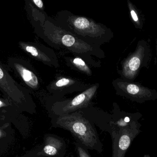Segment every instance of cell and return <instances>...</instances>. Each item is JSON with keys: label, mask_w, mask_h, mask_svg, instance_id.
<instances>
[{"label": "cell", "mask_w": 157, "mask_h": 157, "mask_svg": "<svg viewBox=\"0 0 157 157\" xmlns=\"http://www.w3.org/2000/svg\"><path fill=\"white\" fill-rule=\"evenodd\" d=\"M54 128L69 131L75 141L87 149L103 151V145L100 139L95 125L80 111L57 116L49 114Z\"/></svg>", "instance_id": "obj_1"}, {"label": "cell", "mask_w": 157, "mask_h": 157, "mask_svg": "<svg viewBox=\"0 0 157 157\" xmlns=\"http://www.w3.org/2000/svg\"><path fill=\"white\" fill-rule=\"evenodd\" d=\"M152 55L149 42L145 40L139 41L136 50L129 55L123 63L122 76L129 81H133L142 68H148Z\"/></svg>", "instance_id": "obj_2"}, {"label": "cell", "mask_w": 157, "mask_h": 157, "mask_svg": "<svg viewBox=\"0 0 157 157\" xmlns=\"http://www.w3.org/2000/svg\"><path fill=\"white\" fill-rule=\"evenodd\" d=\"M97 88V86H94L76 96L71 100L55 103L49 110V113L59 116L72 113L87 108L96 93Z\"/></svg>", "instance_id": "obj_3"}, {"label": "cell", "mask_w": 157, "mask_h": 157, "mask_svg": "<svg viewBox=\"0 0 157 157\" xmlns=\"http://www.w3.org/2000/svg\"><path fill=\"white\" fill-rule=\"evenodd\" d=\"M118 85L122 94L134 101L143 103L157 99L156 90L146 87L140 83L120 81Z\"/></svg>", "instance_id": "obj_4"}, {"label": "cell", "mask_w": 157, "mask_h": 157, "mask_svg": "<svg viewBox=\"0 0 157 157\" xmlns=\"http://www.w3.org/2000/svg\"><path fill=\"white\" fill-rule=\"evenodd\" d=\"M135 127L133 123H132L127 127L112 133V157H124L126 151L137 133V130Z\"/></svg>", "instance_id": "obj_5"}, {"label": "cell", "mask_w": 157, "mask_h": 157, "mask_svg": "<svg viewBox=\"0 0 157 157\" xmlns=\"http://www.w3.org/2000/svg\"><path fill=\"white\" fill-rule=\"evenodd\" d=\"M44 143L38 150L37 155L48 157H64L67 150L65 140L52 134L44 135Z\"/></svg>", "instance_id": "obj_6"}, {"label": "cell", "mask_w": 157, "mask_h": 157, "mask_svg": "<svg viewBox=\"0 0 157 157\" xmlns=\"http://www.w3.org/2000/svg\"><path fill=\"white\" fill-rule=\"evenodd\" d=\"M79 111L87 119L93 123L94 125H97L101 131L107 132L110 135H111L113 132L111 126V114L96 108H91L88 107Z\"/></svg>", "instance_id": "obj_7"}, {"label": "cell", "mask_w": 157, "mask_h": 157, "mask_svg": "<svg viewBox=\"0 0 157 157\" xmlns=\"http://www.w3.org/2000/svg\"><path fill=\"white\" fill-rule=\"evenodd\" d=\"M72 23L76 29L83 33L93 36L100 34V27L93 22H90L86 18L81 17L76 18L73 19Z\"/></svg>", "instance_id": "obj_8"}, {"label": "cell", "mask_w": 157, "mask_h": 157, "mask_svg": "<svg viewBox=\"0 0 157 157\" xmlns=\"http://www.w3.org/2000/svg\"><path fill=\"white\" fill-rule=\"evenodd\" d=\"M17 70L27 84L33 88H36L38 85V80L35 74L19 65L16 66Z\"/></svg>", "instance_id": "obj_9"}, {"label": "cell", "mask_w": 157, "mask_h": 157, "mask_svg": "<svg viewBox=\"0 0 157 157\" xmlns=\"http://www.w3.org/2000/svg\"><path fill=\"white\" fill-rule=\"evenodd\" d=\"M128 5L129 6L131 18L135 27L138 29H142L144 26V22L139 11L129 1H128Z\"/></svg>", "instance_id": "obj_10"}, {"label": "cell", "mask_w": 157, "mask_h": 157, "mask_svg": "<svg viewBox=\"0 0 157 157\" xmlns=\"http://www.w3.org/2000/svg\"><path fill=\"white\" fill-rule=\"evenodd\" d=\"M62 43L63 45L69 48H74V49H80L77 46V44H82L77 41L76 39L71 35L69 34H65L64 36H63L61 39Z\"/></svg>", "instance_id": "obj_11"}, {"label": "cell", "mask_w": 157, "mask_h": 157, "mask_svg": "<svg viewBox=\"0 0 157 157\" xmlns=\"http://www.w3.org/2000/svg\"><path fill=\"white\" fill-rule=\"evenodd\" d=\"M24 48L26 51L31 53V55H33L34 57H37L40 60H42L44 61H49L48 57L45 56L41 52H39L35 47H33V46H29V45H26V46L25 45Z\"/></svg>", "instance_id": "obj_12"}, {"label": "cell", "mask_w": 157, "mask_h": 157, "mask_svg": "<svg viewBox=\"0 0 157 157\" xmlns=\"http://www.w3.org/2000/svg\"><path fill=\"white\" fill-rule=\"evenodd\" d=\"M75 149L77 153V157H91L88 151V149L82 146L78 143L75 142ZM71 157H75L73 155H71Z\"/></svg>", "instance_id": "obj_13"}, {"label": "cell", "mask_w": 157, "mask_h": 157, "mask_svg": "<svg viewBox=\"0 0 157 157\" xmlns=\"http://www.w3.org/2000/svg\"><path fill=\"white\" fill-rule=\"evenodd\" d=\"M73 63L78 67L79 70L86 73L88 74H90V71L85 62L80 58H75L74 60Z\"/></svg>", "instance_id": "obj_14"}, {"label": "cell", "mask_w": 157, "mask_h": 157, "mask_svg": "<svg viewBox=\"0 0 157 157\" xmlns=\"http://www.w3.org/2000/svg\"><path fill=\"white\" fill-rule=\"evenodd\" d=\"M71 82V80L68 78H62L57 81V83H56V86L58 87H62L67 85L70 84Z\"/></svg>", "instance_id": "obj_15"}, {"label": "cell", "mask_w": 157, "mask_h": 157, "mask_svg": "<svg viewBox=\"0 0 157 157\" xmlns=\"http://www.w3.org/2000/svg\"><path fill=\"white\" fill-rule=\"evenodd\" d=\"M7 124L5 115L0 112V128L7 126Z\"/></svg>", "instance_id": "obj_16"}, {"label": "cell", "mask_w": 157, "mask_h": 157, "mask_svg": "<svg viewBox=\"0 0 157 157\" xmlns=\"http://www.w3.org/2000/svg\"><path fill=\"white\" fill-rule=\"evenodd\" d=\"M33 2L36 6L40 8H42L43 6V2L41 0H33Z\"/></svg>", "instance_id": "obj_17"}, {"label": "cell", "mask_w": 157, "mask_h": 157, "mask_svg": "<svg viewBox=\"0 0 157 157\" xmlns=\"http://www.w3.org/2000/svg\"><path fill=\"white\" fill-rule=\"evenodd\" d=\"M4 74L2 70L1 69L0 67V79H2L3 77Z\"/></svg>", "instance_id": "obj_18"}, {"label": "cell", "mask_w": 157, "mask_h": 157, "mask_svg": "<svg viewBox=\"0 0 157 157\" xmlns=\"http://www.w3.org/2000/svg\"><path fill=\"white\" fill-rule=\"evenodd\" d=\"M5 106V104H4L3 102H2L1 100H0V108L3 107Z\"/></svg>", "instance_id": "obj_19"}, {"label": "cell", "mask_w": 157, "mask_h": 157, "mask_svg": "<svg viewBox=\"0 0 157 157\" xmlns=\"http://www.w3.org/2000/svg\"><path fill=\"white\" fill-rule=\"evenodd\" d=\"M156 54L157 56V40L156 41Z\"/></svg>", "instance_id": "obj_20"}, {"label": "cell", "mask_w": 157, "mask_h": 157, "mask_svg": "<svg viewBox=\"0 0 157 157\" xmlns=\"http://www.w3.org/2000/svg\"><path fill=\"white\" fill-rule=\"evenodd\" d=\"M0 129H1V128H0ZM1 135H2V133H1V132L0 131V137H1Z\"/></svg>", "instance_id": "obj_21"}]
</instances>
